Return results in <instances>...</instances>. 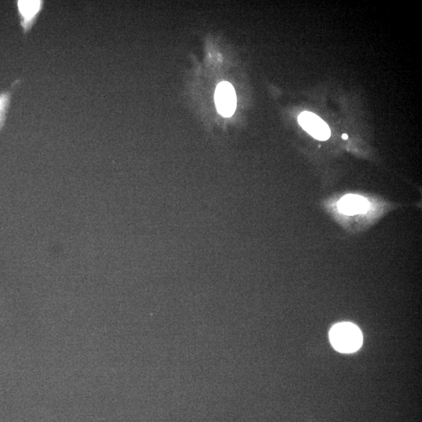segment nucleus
<instances>
[{
	"instance_id": "1",
	"label": "nucleus",
	"mask_w": 422,
	"mask_h": 422,
	"mask_svg": "<svg viewBox=\"0 0 422 422\" xmlns=\"http://www.w3.org/2000/svg\"><path fill=\"white\" fill-rule=\"evenodd\" d=\"M329 337L334 349L344 353L357 351L363 343L360 329L349 322L335 324L330 331Z\"/></svg>"
},
{
	"instance_id": "2",
	"label": "nucleus",
	"mask_w": 422,
	"mask_h": 422,
	"mask_svg": "<svg viewBox=\"0 0 422 422\" xmlns=\"http://www.w3.org/2000/svg\"><path fill=\"white\" fill-rule=\"evenodd\" d=\"M214 100L216 109L221 115L229 118L235 113L237 106L236 94L230 83L223 82L218 85L215 91Z\"/></svg>"
},
{
	"instance_id": "3",
	"label": "nucleus",
	"mask_w": 422,
	"mask_h": 422,
	"mask_svg": "<svg viewBox=\"0 0 422 422\" xmlns=\"http://www.w3.org/2000/svg\"><path fill=\"white\" fill-rule=\"evenodd\" d=\"M298 122L300 126L313 138L320 141H326L330 138L331 130L329 125L315 113L307 111L301 113Z\"/></svg>"
},
{
	"instance_id": "4",
	"label": "nucleus",
	"mask_w": 422,
	"mask_h": 422,
	"mask_svg": "<svg viewBox=\"0 0 422 422\" xmlns=\"http://www.w3.org/2000/svg\"><path fill=\"white\" fill-rule=\"evenodd\" d=\"M43 1L40 0H28V1H18V9L21 19V25L25 33L30 32L42 12Z\"/></svg>"
},
{
	"instance_id": "5",
	"label": "nucleus",
	"mask_w": 422,
	"mask_h": 422,
	"mask_svg": "<svg viewBox=\"0 0 422 422\" xmlns=\"http://www.w3.org/2000/svg\"><path fill=\"white\" fill-rule=\"evenodd\" d=\"M338 208L341 213L348 216L365 214L368 212L369 203L362 197L350 194L340 199Z\"/></svg>"
},
{
	"instance_id": "6",
	"label": "nucleus",
	"mask_w": 422,
	"mask_h": 422,
	"mask_svg": "<svg viewBox=\"0 0 422 422\" xmlns=\"http://www.w3.org/2000/svg\"><path fill=\"white\" fill-rule=\"evenodd\" d=\"M10 102L9 92L0 93V129L3 127Z\"/></svg>"
},
{
	"instance_id": "7",
	"label": "nucleus",
	"mask_w": 422,
	"mask_h": 422,
	"mask_svg": "<svg viewBox=\"0 0 422 422\" xmlns=\"http://www.w3.org/2000/svg\"><path fill=\"white\" fill-rule=\"evenodd\" d=\"M342 138H343L344 140H347L348 135L346 134H344L343 135H342Z\"/></svg>"
}]
</instances>
